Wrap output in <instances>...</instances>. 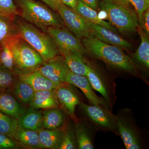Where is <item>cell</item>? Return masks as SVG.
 I'll return each mask as SVG.
<instances>
[{"instance_id": "obj_1", "label": "cell", "mask_w": 149, "mask_h": 149, "mask_svg": "<svg viewBox=\"0 0 149 149\" xmlns=\"http://www.w3.org/2000/svg\"><path fill=\"white\" fill-rule=\"evenodd\" d=\"M86 51L112 68L136 75L137 67L133 59L121 48L104 42L91 34L82 40Z\"/></svg>"}, {"instance_id": "obj_2", "label": "cell", "mask_w": 149, "mask_h": 149, "mask_svg": "<svg viewBox=\"0 0 149 149\" xmlns=\"http://www.w3.org/2000/svg\"><path fill=\"white\" fill-rule=\"evenodd\" d=\"M18 4L22 18L43 32L47 33L49 27H63L58 15L43 2L36 0H18Z\"/></svg>"}, {"instance_id": "obj_3", "label": "cell", "mask_w": 149, "mask_h": 149, "mask_svg": "<svg viewBox=\"0 0 149 149\" xmlns=\"http://www.w3.org/2000/svg\"><path fill=\"white\" fill-rule=\"evenodd\" d=\"M6 40L13 55L15 72L19 74L33 72L45 63L40 54L18 35Z\"/></svg>"}, {"instance_id": "obj_4", "label": "cell", "mask_w": 149, "mask_h": 149, "mask_svg": "<svg viewBox=\"0 0 149 149\" xmlns=\"http://www.w3.org/2000/svg\"><path fill=\"white\" fill-rule=\"evenodd\" d=\"M16 25L17 35L29 43L45 62L58 56V48L47 33L25 22H19Z\"/></svg>"}, {"instance_id": "obj_5", "label": "cell", "mask_w": 149, "mask_h": 149, "mask_svg": "<svg viewBox=\"0 0 149 149\" xmlns=\"http://www.w3.org/2000/svg\"><path fill=\"white\" fill-rule=\"evenodd\" d=\"M100 5L106 12L110 23L123 35L127 36L137 31L139 25L138 15L128 6L117 0H102Z\"/></svg>"}, {"instance_id": "obj_6", "label": "cell", "mask_w": 149, "mask_h": 149, "mask_svg": "<svg viewBox=\"0 0 149 149\" xmlns=\"http://www.w3.org/2000/svg\"><path fill=\"white\" fill-rule=\"evenodd\" d=\"M118 132L126 149H140L143 146L141 133L131 115V111L125 109L116 115Z\"/></svg>"}, {"instance_id": "obj_7", "label": "cell", "mask_w": 149, "mask_h": 149, "mask_svg": "<svg viewBox=\"0 0 149 149\" xmlns=\"http://www.w3.org/2000/svg\"><path fill=\"white\" fill-rule=\"evenodd\" d=\"M81 111L95 128L102 131H111L118 134L116 115L110 109L100 105H88L81 102Z\"/></svg>"}, {"instance_id": "obj_8", "label": "cell", "mask_w": 149, "mask_h": 149, "mask_svg": "<svg viewBox=\"0 0 149 149\" xmlns=\"http://www.w3.org/2000/svg\"><path fill=\"white\" fill-rule=\"evenodd\" d=\"M56 11L58 12L68 29L79 39L90 37L91 30L86 20L75 10L65 6L58 0Z\"/></svg>"}, {"instance_id": "obj_9", "label": "cell", "mask_w": 149, "mask_h": 149, "mask_svg": "<svg viewBox=\"0 0 149 149\" xmlns=\"http://www.w3.org/2000/svg\"><path fill=\"white\" fill-rule=\"evenodd\" d=\"M47 33L52 38L58 49L76 51L83 55L87 52L81 40L64 27H49Z\"/></svg>"}, {"instance_id": "obj_10", "label": "cell", "mask_w": 149, "mask_h": 149, "mask_svg": "<svg viewBox=\"0 0 149 149\" xmlns=\"http://www.w3.org/2000/svg\"><path fill=\"white\" fill-rule=\"evenodd\" d=\"M45 62L37 70L52 82L61 85L65 83V78L70 71L63 58L57 56Z\"/></svg>"}, {"instance_id": "obj_11", "label": "cell", "mask_w": 149, "mask_h": 149, "mask_svg": "<svg viewBox=\"0 0 149 149\" xmlns=\"http://www.w3.org/2000/svg\"><path fill=\"white\" fill-rule=\"evenodd\" d=\"M54 91L63 110L74 121L77 120L78 118L75 116V108L81 102L76 93L66 83L60 85Z\"/></svg>"}, {"instance_id": "obj_12", "label": "cell", "mask_w": 149, "mask_h": 149, "mask_svg": "<svg viewBox=\"0 0 149 149\" xmlns=\"http://www.w3.org/2000/svg\"><path fill=\"white\" fill-rule=\"evenodd\" d=\"M65 83L72 84L79 88L83 92L91 104L100 105L110 109V107L104 99L97 95L93 91L86 76L74 74L70 70L67 74Z\"/></svg>"}, {"instance_id": "obj_13", "label": "cell", "mask_w": 149, "mask_h": 149, "mask_svg": "<svg viewBox=\"0 0 149 149\" xmlns=\"http://www.w3.org/2000/svg\"><path fill=\"white\" fill-rule=\"evenodd\" d=\"M86 22L91 30V34L104 42L119 48L126 49L132 48L131 43L118 36L116 33L100 24H95L87 20Z\"/></svg>"}, {"instance_id": "obj_14", "label": "cell", "mask_w": 149, "mask_h": 149, "mask_svg": "<svg viewBox=\"0 0 149 149\" xmlns=\"http://www.w3.org/2000/svg\"><path fill=\"white\" fill-rule=\"evenodd\" d=\"M87 74L86 77L93 90L101 94L103 97L111 107L112 103L111 88L109 84L100 72L86 60Z\"/></svg>"}, {"instance_id": "obj_15", "label": "cell", "mask_w": 149, "mask_h": 149, "mask_svg": "<svg viewBox=\"0 0 149 149\" xmlns=\"http://www.w3.org/2000/svg\"><path fill=\"white\" fill-rule=\"evenodd\" d=\"M78 149H94L95 129L93 125L85 118H77L74 121Z\"/></svg>"}, {"instance_id": "obj_16", "label": "cell", "mask_w": 149, "mask_h": 149, "mask_svg": "<svg viewBox=\"0 0 149 149\" xmlns=\"http://www.w3.org/2000/svg\"><path fill=\"white\" fill-rule=\"evenodd\" d=\"M59 53L70 71L74 74L86 76V60L83 55L76 51L59 49Z\"/></svg>"}, {"instance_id": "obj_17", "label": "cell", "mask_w": 149, "mask_h": 149, "mask_svg": "<svg viewBox=\"0 0 149 149\" xmlns=\"http://www.w3.org/2000/svg\"><path fill=\"white\" fill-rule=\"evenodd\" d=\"M19 79L29 84L35 91H54L60 85L52 82L38 70L19 74Z\"/></svg>"}, {"instance_id": "obj_18", "label": "cell", "mask_w": 149, "mask_h": 149, "mask_svg": "<svg viewBox=\"0 0 149 149\" xmlns=\"http://www.w3.org/2000/svg\"><path fill=\"white\" fill-rule=\"evenodd\" d=\"M29 104L31 108L35 109H47L60 107L54 91H35Z\"/></svg>"}, {"instance_id": "obj_19", "label": "cell", "mask_w": 149, "mask_h": 149, "mask_svg": "<svg viewBox=\"0 0 149 149\" xmlns=\"http://www.w3.org/2000/svg\"><path fill=\"white\" fill-rule=\"evenodd\" d=\"M25 111L24 107L7 91H0V111L18 119Z\"/></svg>"}, {"instance_id": "obj_20", "label": "cell", "mask_w": 149, "mask_h": 149, "mask_svg": "<svg viewBox=\"0 0 149 149\" xmlns=\"http://www.w3.org/2000/svg\"><path fill=\"white\" fill-rule=\"evenodd\" d=\"M63 129H42L38 131L42 148L59 149L62 141Z\"/></svg>"}, {"instance_id": "obj_21", "label": "cell", "mask_w": 149, "mask_h": 149, "mask_svg": "<svg viewBox=\"0 0 149 149\" xmlns=\"http://www.w3.org/2000/svg\"><path fill=\"white\" fill-rule=\"evenodd\" d=\"M19 128L38 131L43 129V115L37 109H30L25 111L18 119Z\"/></svg>"}, {"instance_id": "obj_22", "label": "cell", "mask_w": 149, "mask_h": 149, "mask_svg": "<svg viewBox=\"0 0 149 149\" xmlns=\"http://www.w3.org/2000/svg\"><path fill=\"white\" fill-rule=\"evenodd\" d=\"M74 10L87 21L102 25L116 34L118 33L117 29L109 22L99 18L97 10L86 5L81 0H77V4Z\"/></svg>"}, {"instance_id": "obj_23", "label": "cell", "mask_w": 149, "mask_h": 149, "mask_svg": "<svg viewBox=\"0 0 149 149\" xmlns=\"http://www.w3.org/2000/svg\"><path fill=\"white\" fill-rule=\"evenodd\" d=\"M42 115L43 128L45 129L62 128L65 123V112L59 107L46 110Z\"/></svg>"}, {"instance_id": "obj_24", "label": "cell", "mask_w": 149, "mask_h": 149, "mask_svg": "<svg viewBox=\"0 0 149 149\" xmlns=\"http://www.w3.org/2000/svg\"><path fill=\"white\" fill-rule=\"evenodd\" d=\"M141 38V42L139 48L133 55L135 61L147 71L149 68V40L143 29L139 25L137 29Z\"/></svg>"}, {"instance_id": "obj_25", "label": "cell", "mask_w": 149, "mask_h": 149, "mask_svg": "<svg viewBox=\"0 0 149 149\" xmlns=\"http://www.w3.org/2000/svg\"><path fill=\"white\" fill-rule=\"evenodd\" d=\"M19 145L27 148H42L38 131L18 128L13 136Z\"/></svg>"}, {"instance_id": "obj_26", "label": "cell", "mask_w": 149, "mask_h": 149, "mask_svg": "<svg viewBox=\"0 0 149 149\" xmlns=\"http://www.w3.org/2000/svg\"><path fill=\"white\" fill-rule=\"evenodd\" d=\"M13 88L17 98L19 102L25 104H29L35 92L29 84L19 79L15 83Z\"/></svg>"}, {"instance_id": "obj_27", "label": "cell", "mask_w": 149, "mask_h": 149, "mask_svg": "<svg viewBox=\"0 0 149 149\" xmlns=\"http://www.w3.org/2000/svg\"><path fill=\"white\" fill-rule=\"evenodd\" d=\"M18 128V119L0 111V133L13 139Z\"/></svg>"}, {"instance_id": "obj_28", "label": "cell", "mask_w": 149, "mask_h": 149, "mask_svg": "<svg viewBox=\"0 0 149 149\" xmlns=\"http://www.w3.org/2000/svg\"><path fill=\"white\" fill-rule=\"evenodd\" d=\"M0 65L15 72L13 55L6 40L0 43Z\"/></svg>"}, {"instance_id": "obj_29", "label": "cell", "mask_w": 149, "mask_h": 149, "mask_svg": "<svg viewBox=\"0 0 149 149\" xmlns=\"http://www.w3.org/2000/svg\"><path fill=\"white\" fill-rule=\"evenodd\" d=\"M62 141L59 149H78L75 127L71 125H67L63 129Z\"/></svg>"}, {"instance_id": "obj_30", "label": "cell", "mask_w": 149, "mask_h": 149, "mask_svg": "<svg viewBox=\"0 0 149 149\" xmlns=\"http://www.w3.org/2000/svg\"><path fill=\"white\" fill-rule=\"evenodd\" d=\"M17 35L16 25L13 20L0 17V43Z\"/></svg>"}, {"instance_id": "obj_31", "label": "cell", "mask_w": 149, "mask_h": 149, "mask_svg": "<svg viewBox=\"0 0 149 149\" xmlns=\"http://www.w3.org/2000/svg\"><path fill=\"white\" fill-rule=\"evenodd\" d=\"M19 14L13 0H0V17L13 20Z\"/></svg>"}, {"instance_id": "obj_32", "label": "cell", "mask_w": 149, "mask_h": 149, "mask_svg": "<svg viewBox=\"0 0 149 149\" xmlns=\"http://www.w3.org/2000/svg\"><path fill=\"white\" fill-rule=\"evenodd\" d=\"M15 81L14 72L0 65V91H7L13 88Z\"/></svg>"}, {"instance_id": "obj_33", "label": "cell", "mask_w": 149, "mask_h": 149, "mask_svg": "<svg viewBox=\"0 0 149 149\" xmlns=\"http://www.w3.org/2000/svg\"><path fill=\"white\" fill-rule=\"evenodd\" d=\"M135 8L139 19L140 27L143 26V16L144 13L149 8V0H128Z\"/></svg>"}, {"instance_id": "obj_34", "label": "cell", "mask_w": 149, "mask_h": 149, "mask_svg": "<svg viewBox=\"0 0 149 149\" xmlns=\"http://www.w3.org/2000/svg\"><path fill=\"white\" fill-rule=\"evenodd\" d=\"M19 144L14 139L0 133V149L17 148Z\"/></svg>"}, {"instance_id": "obj_35", "label": "cell", "mask_w": 149, "mask_h": 149, "mask_svg": "<svg viewBox=\"0 0 149 149\" xmlns=\"http://www.w3.org/2000/svg\"><path fill=\"white\" fill-rule=\"evenodd\" d=\"M144 32L149 35V8L144 13L143 16V26L142 27Z\"/></svg>"}, {"instance_id": "obj_36", "label": "cell", "mask_w": 149, "mask_h": 149, "mask_svg": "<svg viewBox=\"0 0 149 149\" xmlns=\"http://www.w3.org/2000/svg\"><path fill=\"white\" fill-rule=\"evenodd\" d=\"M81 1L86 5L95 10L98 9V0H81Z\"/></svg>"}, {"instance_id": "obj_37", "label": "cell", "mask_w": 149, "mask_h": 149, "mask_svg": "<svg viewBox=\"0 0 149 149\" xmlns=\"http://www.w3.org/2000/svg\"><path fill=\"white\" fill-rule=\"evenodd\" d=\"M45 3L54 11H56V6L58 0H39Z\"/></svg>"}, {"instance_id": "obj_38", "label": "cell", "mask_w": 149, "mask_h": 149, "mask_svg": "<svg viewBox=\"0 0 149 149\" xmlns=\"http://www.w3.org/2000/svg\"><path fill=\"white\" fill-rule=\"evenodd\" d=\"M61 1L65 6L73 9H74L77 4V0H61Z\"/></svg>"}, {"instance_id": "obj_39", "label": "cell", "mask_w": 149, "mask_h": 149, "mask_svg": "<svg viewBox=\"0 0 149 149\" xmlns=\"http://www.w3.org/2000/svg\"><path fill=\"white\" fill-rule=\"evenodd\" d=\"M98 15L99 18L101 19L102 20L107 19V14L106 12L104 10H101L100 12L98 13Z\"/></svg>"}, {"instance_id": "obj_40", "label": "cell", "mask_w": 149, "mask_h": 149, "mask_svg": "<svg viewBox=\"0 0 149 149\" xmlns=\"http://www.w3.org/2000/svg\"><path fill=\"white\" fill-rule=\"evenodd\" d=\"M117 1L124 5L128 6V5H129V3L128 0H117Z\"/></svg>"}]
</instances>
